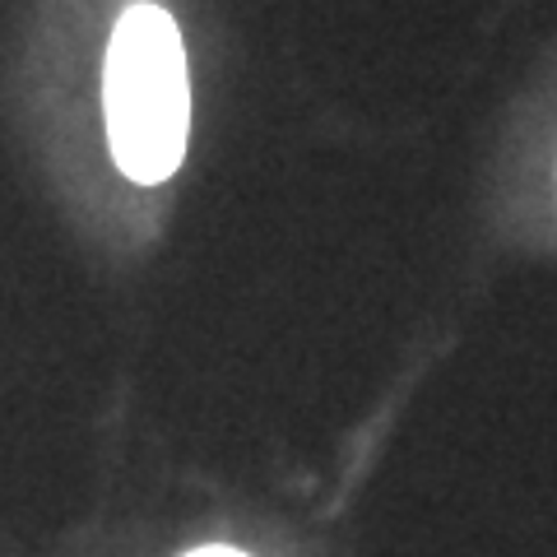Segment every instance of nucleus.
Returning <instances> with one entry per match:
<instances>
[{
	"mask_svg": "<svg viewBox=\"0 0 557 557\" xmlns=\"http://www.w3.org/2000/svg\"><path fill=\"white\" fill-rule=\"evenodd\" d=\"M182 557H247V553H237L228 544H209V548H196V553H182Z\"/></svg>",
	"mask_w": 557,
	"mask_h": 557,
	"instance_id": "nucleus-2",
	"label": "nucleus"
},
{
	"mask_svg": "<svg viewBox=\"0 0 557 557\" xmlns=\"http://www.w3.org/2000/svg\"><path fill=\"white\" fill-rule=\"evenodd\" d=\"M112 159L131 182H168L182 168L190 131L186 51L172 14L135 5L116 20L102 70Z\"/></svg>",
	"mask_w": 557,
	"mask_h": 557,
	"instance_id": "nucleus-1",
	"label": "nucleus"
}]
</instances>
